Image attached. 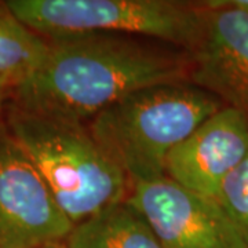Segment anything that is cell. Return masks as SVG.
<instances>
[{"label": "cell", "instance_id": "cell-10", "mask_svg": "<svg viewBox=\"0 0 248 248\" xmlns=\"http://www.w3.org/2000/svg\"><path fill=\"white\" fill-rule=\"evenodd\" d=\"M48 40L37 35L0 1V84L10 90L24 84L45 61Z\"/></svg>", "mask_w": 248, "mask_h": 248}, {"label": "cell", "instance_id": "cell-11", "mask_svg": "<svg viewBox=\"0 0 248 248\" xmlns=\"http://www.w3.org/2000/svg\"><path fill=\"white\" fill-rule=\"evenodd\" d=\"M217 200L248 246V155L223 181Z\"/></svg>", "mask_w": 248, "mask_h": 248}, {"label": "cell", "instance_id": "cell-9", "mask_svg": "<svg viewBox=\"0 0 248 248\" xmlns=\"http://www.w3.org/2000/svg\"><path fill=\"white\" fill-rule=\"evenodd\" d=\"M65 243L68 248H163L149 223L127 200L76 225Z\"/></svg>", "mask_w": 248, "mask_h": 248}, {"label": "cell", "instance_id": "cell-3", "mask_svg": "<svg viewBox=\"0 0 248 248\" xmlns=\"http://www.w3.org/2000/svg\"><path fill=\"white\" fill-rule=\"evenodd\" d=\"M9 133L32 160L75 226L127 199L128 178L102 151L84 123L37 115L13 105Z\"/></svg>", "mask_w": 248, "mask_h": 248}, {"label": "cell", "instance_id": "cell-5", "mask_svg": "<svg viewBox=\"0 0 248 248\" xmlns=\"http://www.w3.org/2000/svg\"><path fill=\"white\" fill-rule=\"evenodd\" d=\"M75 225L9 130H0V248L66 241Z\"/></svg>", "mask_w": 248, "mask_h": 248}, {"label": "cell", "instance_id": "cell-1", "mask_svg": "<svg viewBox=\"0 0 248 248\" xmlns=\"http://www.w3.org/2000/svg\"><path fill=\"white\" fill-rule=\"evenodd\" d=\"M185 50L137 36L91 33L48 40L40 68L11 93L14 107L84 123L141 89L190 81Z\"/></svg>", "mask_w": 248, "mask_h": 248}, {"label": "cell", "instance_id": "cell-7", "mask_svg": "<svg viewBox=\"0 0 248 248\" xmlns=\"http://www.w3.org/2000/svg\"><path fill=\"white\" fill-rule=\"evenodd\" d=\"M203 4L202 31L189 53L190 83L248 119V13L222 0Z\"/></svg>", "mask_w": 248, "mask_h": 248}, {"label": "cell", "instance_id": "cell-14", "mask_svg": "<svg viewBox=\"0 0 248 248\" xmlns=\"http://www.w3.org/2000/svg\"><path fill=\"white\" fill-rule=\"evenodd\" d=\"M42 248H68L66 247V243L65 241H61V243H54V244H48V246H45Z\"/></svg>", "mask_w": 248, "mask_h": 248}, {"label": "cell", "instance_id": "cell-2", "mask_svg": "<svg viewBox=\"0 0 248 248\" xmlns=\"http://www.w3.org/2000/svg\"><path fill=\"white\" fill-rule=\"evenodd\" d=\"M223 107L193 83L177 81L134 91L87 127L134 185L164 177L171 151Z\"/></svg>", "mask_w": 248, "mask_h": 248}, {"label": "cell", "instance_id": "cell-4", "mask_svg": "<svg viewBox=\"0 0 248 248\" xmlns=\"http://www.w3.org/2000/svg\"><path fill=\"white\" fill-rule=\"evenodd\" d=\"M10 10L46 40L109 33L157 40L187 53L203 25V3L174 0H9Z\"/></svg>", "mask_w": 248, "mask_h": 248}, {"label": "cell", "instance_id": "cell-8", "mask_svg": "<svg viewBox=\"0 0 248 248\" xmlns=\"http://www.w3.org/2000/svg\"><path fill=\"white\" fill-rule=\"evenodd\" d=\"M248 155V119L223 107L175 146L166 160V177L215 199L223 181Z\"/></svg>", "mask_w": 248, "mask_h": 248}, {"label": "cell", "instance_id": "cell-6", "mask_svg": "<svg viewBox=\"0 0 248 248\" xmlns=\"http://www.w3.org/2000/svg\"><path fill=\"white\" fill-rule=\"evenodd\" d=\"M125 200L146 219L163 248H248L218 200L166 175L131 185Z\"/></svg>", "mask_w": 248, "mask_h": 248}, {"label": "cell", "instance_id": "cell-12", "mask_svg": "<svg viewBox=\"0 0 248 248\" xmlns=\"http://www.w3.org/2000/svg\"><path fill=\"white\" fill-rule=\"evenodd\" d=\"M225 4L234 7V9L243 10V11H247L248 13V0H222Z\"/></svg>", "mask_w": 248, "mask_h": 248}, {"label": "cell", "instance_id": "cell-13", "mask_svg": "<svg viewBox=\"0 0 248 248\" xmlns=\"http://www.w3.org/2000/svg\"><path fill=\"white\" fill-rule=\"evenodd\" d=\"M9 93L10 90H7L4 86L0 84V116H1V112H3V107H4V102H6V98H7Z\"/></svg>", "mask_w": 248, "mask_h": 248}]
</instances>
